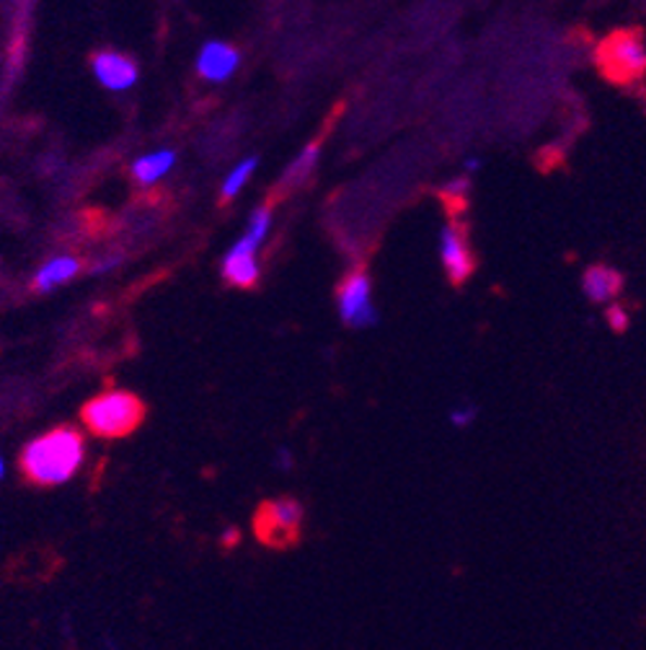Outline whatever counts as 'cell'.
Returning a JSON list of instances; mask_svg holds the SVG:
<instances>
[{"mask_svg": "<svg viewBox=\"0 0 646 650\" xmlns=\"http://www.w3.org/2000/svg\"><path fill=\"white\" fill-rule=\"evenodd\" d=\"M621 288H623V277H621V273H616L613 267L595 265V267H590L582 277L584 296H587L593 303L613 301V298L621 293Z\"/></svg>", "mask_w": 646, "mask_h": 650, "instance_id": "10", "label": "cell"}, {"mask_svg": "<svg viewBox=\"0 0 646 650\" xmlns=\"http://www.w3.org/2000/svg\"><path fill=\"white\" fill-rule=\"evenodd\" d=\"M476 417V408H458L451 412V423L455 428H466V425H471Z\"/></svg>", "mask_w": 646, "mask_h": 650, "instance_id": "16", "label": "cell"}, {"mask_svg": "<svg viewBox=\"0 0 646 650\" xmlns=\"http://www.w3.org/2000/svg\"><path fill=\"white\" fill-rule=\"evenodd\" d=\"M303 505L297 500L280 498L258 508L256 534L269 547L295 545L303 529Z\"/></svg>", "mask_w": 646, "mask_h": 650, "instance_id": "4", "label": "cell"}, {"mask_svg": "<svg viewBox=\"0 0 646 650\" xmlns=\"http://www.w3.org/2000/svg\"><path fill=\"white\" fill-rule=\"evenodd\" d=\"M370 277H367L365 270H355L342 280V286L337 290V309L339 320H342L346 327H372L378 322V311L372 307L370 296Z\"/></svg>", "mask_w": 646, "mask_h": 650, "instance_id": "5", "label": "cell"}, {"mask_svg": "<svg viewBox=\"0 0 646 650\" xmlns=\"http://www.w3.org/2000/svg\"><path fill=\"white\" fill-rule=\"evenodd\" d=\"M3 474H5V464H3V457H0V479H3Z\"/></svg>", "mask_w": 646, "mask_h": 650, "instance_id": "19", "label": "cell"}, {"mask_svg": "<svg viewBox=\"0 0 646 650\" xmlns=\"http://www.w3.org/2000/svg\"><path fill=\"white\" fill-rule=\"evenodd\" d=\"M256 172V159H246L241 161L233 172L226 177V185H223V200H233L238 192H241L243 185L251 179V174Z\"/></svg>", "mask_w": 646, "mask_h": 650, "instance_id": "14", "label": "cell"}, {"mask_svg": "<svg viewBox=\"0 0 646 650\" xmlns=\"http://www.w3.org/2000/svg\"><path fill=\"white\" fill-rule=\"evenodd\" d=\"M238 63H241V58H238L233 47L223 42H207L200 50V58H197V71H200L202 78L215 80L217 84V80H226L233 76Z\"/></svg>", "mask_w": 646, "mask_h": 650, "instance_id": "9", "label": "cell"}, {"mask_svg": "<svg viewBox=\"0 0 646 650\" xmlns=\"http://www.w3.org/2000/svg\"><path fill=\"white\" fill-rule=\"evenodd\" d=\"M142 415L145 410H142L140 399L127 391H106L84 408V423L104 438H119L132 433L142 423Z\"/></svg>", "mask_w": 646, "mask_h": 650, "instance_id": "2", "label": "cell"}, {"mask_svg": "<svg viewBox=\"0 0 646 650\" xmlns=\"http://www.w3.org/2000/svg\"><path fill=\"white\" fill-rule=\"evenodd\" d=\"M597 65L613 84H631L646 73V47L636 32H616L597 50Z\"/></svg>", "mask_w": 646, "mask_h": 650, "instance_id": "3", "label": "cell"}, {"mask_svg": "<svg viewBox=\"0 0 646 650\" xmlns=\"http://www.w3.org/2000/svg\"><path fill=\"white\" fill-rule=\"evenodd\" d=\"M256 249L258 243L249 239L246 234L241 236L230 249L226 262H223V275L230 286L236 288H251L256 286L258 280V262H256Z\"/></svg>", "mask_w": 646, "mask_h": 650, "instance_id": "7", "label": "cell"}, {"mask_svg": "<svg viewBox=\"0 0 646 650\" xmlns=\"http://www.w3.org/2000/svg\"><path fill=\"white\" fill-rule=\"evenodd\" d=\"M84 464V438L78 430L58 428L24 449V474L37 485H63Z\"/></svg>", "mask_w": 646, "mask_h": 650, "instance_id": "1", "label": "cell"}, {"mask_svg": "<svg viewBox=\"0 0 646 650\" xmlns=\"http://www.w3.org/2000/svg\"><path fill=\"white\" fill-rule=\"evenodd\" d=\"M440 257L442 265H445V273L451 277L455 286H464L468 277L473 275L476 260L471 254V247H468V232L464 223L451 221L440 232Z\"/></svg>", "mask_w": 646, "mask_h": 650, "instance_id": "6", "label": "cell"}, {"mask_svg": "<svg viewBox=\"0 0 646 650\" xmlns=\"http://www.w3.org/2000/svg\"><path fill=\"white\" fill-rule=\"evenodd\" d=\"M176 164V153L174 151H155L148 155H140L138 161L132 164V177L140 182V185H153L161 177H166Z\"/></svg>", "mask_w": 646, "mask_h": 650, "instance_id": "11", "label": "cell"}, {"mask_svg": "<svg viewBox=\"0 0 646 650\" xmlns=\"http://www.w3.org/2000/svg\"><path fill=\"white\" fill-rule=\"evenodd\" d=\"M608 320H610V324H613V329H618V332H623L625 324H629V316H625V311L621 307H610Z\"/></svg>", "mask_w": 646, "mask_h": 650, "instance_id": "17", "label": "cell"}, {"mask_svg": "<svg viewBox=\"0 0 646 650\" xmlns=\"http://www.w3.org/2000/svg\"><path fill=\"white\" fill-rule=\"evenodd\" d=\"M93 76L109 91H127L138 80V65L119 52H99L93 58Z\"/></svg>", "mask_w": 646, "mask_h": 650, "instance_id": "8", "label": "cell"}, {"mask_svg": "<svg viewBox=\"0 0 646 650\" xmlns=\"http://www.w3.org/2000/svg\"><path fill=\"white\" fill-rule=\"evenodd\" d=\"M78 260H73V257H54V260L47 262L37 273V277H34V288L50 290L54 286H63V283L73 280V277L78 275Z\"/></svg>", "mask_w": 646, "mask_h": 650, "instance_id": "12", "label": "cell"}, {"mask_svg": "<svg viewBox=\"0 0 646 650\" xmlns=\"http://www.w3.org/2000/svg\"><path fill=\"white\" fill-rule=\"evenodd\" d=\"M318 153H321V143L316 140V143H311L308 148H305V151L297 155L295 161H292L288 172H284L282 189H295V187L305 185V182H308V177H311V172L316 168Z\"/></svg>", "mask_w": 646, "mask_h": 650, "instance_id": "13", "label": "cell"}, {"mask_svg": "<svg viewBox=\"0 0 646 650\" xmlns=\"http://www.w3.org/2000/svg\"><path fill=\"white\" fill-rule=\"evenodd\" d=\"M288 464H292L290 451H282V457H280V466H282V470H288Z\"/></svg>", "mask_w": 646, "mask_h": 650, "instance_id": "18", "label": "cell"}, {"mask_svg": "<svg viewBox=\"0 0 646 650\" xmlns=\"http://www.w3.org/2000/svg\"><path fill=\"white\" fill-rule=\"evenodd\" d=\"M269 226H271V210L269 208H256L254 213H251L246 236H249V239H254L256 243H262L264 239H267Z\"/></svg>", "mask_w": 646, "mask_h": 650, "instance_id": "15", "label": "cell"}]
</instances>
